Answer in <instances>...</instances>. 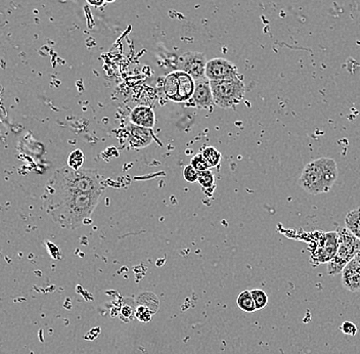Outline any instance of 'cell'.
I'll use <instances>...</instances> for the list:
<instances>
[{
  "label": "cell",
  "instance_id": "cell-1",
  "mask_svg": "<svg viewBox=\"0 0 360 354\" xmlns=\"http://www.w3.org/2000/svg\"><path fill=\"white\" fill-rule=\"evenodd\" d=\"M101 195L56 188L47 182L42 195V207L58 227L74 231L86 225Z\"/></svg>",
  "mask_w": 360,
  "mask_h": 354
},
{
  "label": "cell",
  "instance_id": "cell-2",
  "mask_svg": "<svg viewBox=\"0 0 360 354\" xmlns=\"http://www.w3.org/2000/svg\"><path fill=\"white\" fill-rule=\"evenodd\" d=\"M339 177L336 161L330 158H319L304 167L299 184L310 195L328 193Z\"/></svg>",
  "mask_w": 360,
  "mask_h": 354
},
{
  "label": "cell",
  "instance_id": "cell-3",
  "mask_svg": "<svg viewBox=\"0 0 360 354\" xmlns=\"http://www.w3.org/2000/svg\"><path fill=\"white\" fill-rule=\"evenodd\" d=\"M56 188L69 189L83 194H103V184L100 173L94 169H75L69 166L56 169L49 180Z\"/></svg>",
  "mask_w": 360,
  "mask_h": 354
},
{
  "label": "cell",
  "instance_id": "cell-4",
  "mask_svg": "<svg viewBox=\"0 0 360 354\" xmlns=\"http://www.w3.org/2000/svg\"><path fill=\"white\" fill-rule=\"evenodd\" d=\"M210 87L214 103L221 109L235 107L246 94V87L240 75L225 80L210 81Z\"/></svg>",
  "mask_w": 360,
  "mask_h": 354
},
{
  "label": "cell",
  "instance_id": "cell-5",
  "mask_svg": "<svg viewBox=\"0 0 360 354\" xmlns=\"http://www.w3.org/2000/svg\"><path fill=\"white\" fill-rule=\"evenodd\" d=\"M338 234L336 254L328 263V274L330 277L341 274L344 267L360 252V241L348 231L347 227L340 229Z\"/></svg>",
  "mask_w": 360,
  "mask_h": 354
},
{
  "label": "cell",
  "instance_id": "cell-6",
  "mask_svg": "<svg viewBox=\"0 0 360 354\" xmlns=\"http://www.w3.org/2000/svg\"><path fill=\"white\" fill-rule=\"evenodd\" d=\"M195 80L184 71L172 72L163 79V92L166 98L175 103H186L193 98Z\"/></svg>",
  "mask_w": 360,
  "mask_h": 354
},
{
  "label": "cell",
  "instance_id": "cell-7",
  "mask_svg": "<svg viewBox=\"0 0 360 354\" xmlns=\"http://www.w3.org/2000/svg\"><path fill=\"white\" fill-rule=\"evenodd\" d=\"M338 240H339V234L337 232L317 234V238L314 241L315 244L310 249L311 250L310 263L315 267V266L330 263L336 254Z\"/></svg>",
  "mask_w": 360,
  "mask_h": 354
},
{
  "label": "cell",
  "instance_id": "cell-8",
  "mask_svg": "<svg viewBox=\"0 0 360 354\" xmlns=\"http://www.w3.org/2000/svg\"><path fill=\"white\" fill-rule=\"evenodd\" d=\"M206 56L198 51H188L177 58V70L186 72L195 81L206 78Z\"/></svg>",
  "mask_w": 360,
  "mask_h": 354
},
{
  "label": "cell",
  "instance_id": "cell-9",
  "mask_svg": "<svg viewBox=\"0 0 360 354\" xmlns=\"http://www.w3.org/2000/svg\"><path fill=\"white\" fill-rule=\"evenodd\" d=\"M240 75L238 68L226 58H216L206 65V78L210 81L225 80Z\"/></svg>",
  "mask_w": 360,
  "mask_h": 354
},
{
  "label": "cell",
  "instance_id": "cell-10",
  "mask_svg": "<svg viewBox=\"0 0 360 354\" xmlns=\"http://www.w3.org/2000/svg\"><path fill=\"white\" fill-rule=\"evenodd\" d=\"M191 101L197 107L212 111L214 106L212 90H211L210 80L207 78L195 81V89Z\"/></svg>",
  "mask_w": 360,
  "mask_h": 354
},
{
  "label": "cell",
  "instance_id": "cell-11",
  "mask_svg": "<svg viewBox=\"0 0 360 354\" xmlns=\"http://www.w3.org/2000/svg\"><path fill=\"white\" fill-rule=\"evenodd\" d=\"M342 284L350 292L360 291V265L356 259H352L342 270Z\"/></svg>",
  "mask_w": 360,
  "mask_h": 354
},
{
  "label": "cell",
  "instance_id": "cell-12",
  "mask_svg": "<svg viewBox=\"0 0 360 354\" xmlns=\"http://www.w3.org/2000/svg\"><path fill=\"white\" fill-rule=\"evenodd\" d=\"M134 125L139 126V127L148 128L152 129L156 123V115L152 108L146 107V106H139L132 110L130 115Z\"/></svg>",
  "mask_w": 360,
  "mask_h": 354
},
{
  "label": "cell",
  "instance_id": "cell-13",
  "mask_svg": "<svg viewBox=\"0 0 360 354\" xmlns=\"http://www.w3.org/2000/svg\"><path fill=\"white\" fill-rule=\"evenodd\" d=\"M152 130L148 128L139 127L134 125L131 129V137H130V144L134 148H141L148 146L152 143Z\"/></svg>",
  "mask_w": 360,
  "mask_h": 354
},
{
  "label": "cell",
  "instance_id": "cell-14",
  "mask_svg": "<svg viewBox=\"0 0 360 354\" xmlns=\"http://www.w3.org/2000/svg\"><path fill=\"white\" fill-rule=\"evenodd\" d=\"M345 225L348 231L360 241V208L348 212Z\"/></svg>",
  "mask_w": 360,
  "mask_h": 354
},
{
  "label": "cell",
  "instance_id": "cell-15",
  "mask_svg": "<svg viewBox=\"0 0 360 354\" xmlns=\"http://www.w3.org/2000/svg\"><path fill=\"white\" fill-rule=\"evenodd\" d=\"M236 303H238V308L243 311H245V312L252 313L256 311L255 303H254L251 291H243V292L238 295Z\"/></svg>",
  "mask_w": 360,
  "mask_h": 354
},
{
  "label": "cell",
  "instance_id": "cell-16",
  "mask_svg": "<svg viewBox=\"0 0 360 354\" xmlns=\"http://www.w3.org/2000/svg\"><path fill=\"white\" fill-rule=\"evenodd\" d=\"M137 303L139 305L146 306L148 310H152L154 315L159 310V299L157 298L156 295L152 294V293H143V294L139 295Z\"/></svg>",
  "mask_w": 360,
  "mask_h": 354
},
{
  "label": "cell",
  "instance_id": "cell-17",
  "mask_svg": "<svg viewBox=\"0 0 360 354\" xmlns=\"http://www.w3.org/2000/svg\"><path fill=\"white\" fill-rule=\"evenodd\" d=\"M202 155L210 168L217 167L219 165L220 161H221V154L213 146H208V148H204L202 151Z\"/></svg>",
  "mask_w": 360,
  "mask_h": 354
},
{
  "label": "cell",
  "instance_id": "cell-18",
  "mask_svg": "<svg viewBox=\"0 0 360 354\" xmlns=\"http://www.w3.org/2000/svg\"><path fill=\"white\" fill-rule=\"evenodd\" d=\"M251 294L254 303H255L256 310H261L266 308L269 304V296L264 291L260 290V289H254L251 291Z\"/></svg>",
  "mask_w": 360,
  "mask_h": 354
},
{
  "label": "cell",
  "instance_id": "cell-19",
  "mask_svg": "<svg viewBox=\"0 0 360 354\" xmlns=\"http://www.w3.org/2000/svg\"><path fill=\"white\" fill-rule=\"evenodd\" d=\"M83 163H84V155L81 150L73 151L68 157V166L70 168L78 170V169H81Z\"/></svg>",
  "mask_w": 360,
  "mask_h": 354
},
{
  "label": "cell",
  "instance_id": "cell-20",
  "mask_svg": "<svg viewBox=\"0 0 360 354\" xmlns=\"http://www.w3.org/2000/svg\"><path fill=\"white\" fill-rule=\"evenodd\" d=\"M198 182H199V184H201L202 188L210 189L211 187L214 186L215 177H214L212 171H211L210 169H208V170L201 171V172H199Z\"/></svg>",
  "mask_w": 360,
  "mask_h": 354
},
{
  "label": "cell",
  "instance_id": "cell-21",
  "mask_svg": "<svg viewBox=\"0 0 360 354\" xmlns=\"http://www.w3.org/2000/svg\"><path fill=\"white\" fill-rule=\"evenodd\" d=\"M153 315L154 313L152 310H148V308L143 305H139L135 308L134 317L141 322H148L152 321Z\"/></svg>",
  "mask_w": 360,
  "mask_h": 354
},
{
  "label": "cell",
  "instance_id": "cell-22",
  "mask_svg": "<svg viewBox=\"0 0 360 354\" xmlns=\"http://www.w3.org/2000/svg\"><path fill=\"white\" fill-rule=\"evenodd\" d=\"M191 165L193 166L198 172L210 169V167H209L208 163H207L206 160H205L202 154L195 155V157L191 159Z\"/></svg>",
  "mask_w": 360,
  "mask_h": 354
},
{
  "label": "cell",
  "instance_id": "cell-23",
  "mask_svg": "<svg viewBox=\"0 0 360 354\" xmlns=\"http://www.w3.org/2000/svg\"><path fill=\"white\" fill-rule=\"evenodd\" d=\"M198 177H199V172L193 166L188 165L184 167V178L186 182L193 184V182H198Z\"/></svg>",
  "mask_w": 360,
  "mask_h": 354
},
{
  "label": "cell",
  "instance_id": "cell-24",
  "mask_svg": "<svg viewBox=\"0 0 360 354\" xmlns=\"http://www.w3.org/2000/svg\"><path fill=\"white\" fill-rule=\"evenodd\" d=\"M340 330H341L342 333L345 334V335L352 336V337H354L357 334L356 324L352 322H344L343 324L340 326Z\"/></svg>",
  "mask_w": 360,
  "mask_h": 354
},
{
  "label": "cell",
  "instance_id": "cell-25",
  "mask_svg": "<svg viewBox=\"0 0 360 354\" xmlns=\"http://www.w3.org/2000/svg\"><path fill=\"white\" fill-rule=\"evenodd\" d=\"M86 1L89 6H94V8H100L105 4V0H86Z\"/></svg>",
  "mask_w": 360,
  "mask_h": 354
},
{
  "label": "cell",
  "instance_id": "cell-26",
  "mask_svg": "<svg viewBox=\"0 0 360 354\" xmlns=\"http://www.w3.org/2000/svg\"><path fill=\"white\" fill-rule=\"evenodd\" d=\"M355 259H356V260L359 261V263L360 265V252L359 254L356 255V257H355Z\"/></svg>",
  "mask_w": 360,
  "mask_h": 354
},
{
  "label": "cell",
  "instance_id": "cell-27",
  "mask_svg": "<svg viewBox=\"0 0 360 354\" xmlns=\"http://www.w3.org/2000/svg\"><path fill=\"white\" fill-rule=\"evenodd\" d=\"M116 1V0H105V2H107V4H112V2Z\"/></svg>",
  "mask_w": 360,
  "mask_h": 354
}]
</instances>
